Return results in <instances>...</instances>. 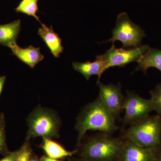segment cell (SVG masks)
Instances as JSON below:
<instances>
[{
    "label": "cell",
    "mask_w": 161,
    "mask_h": 161,
    "mask_svg": "<svg viewBox=\"0 0 161 161\" xmlns=\"http://www.w3.org/2000/svg\"><path fill=\"white\" fill-rule=\"evenodd\" d=\"M115 121L98 96L94 101L86 105L76 118L75 129L78 132L77 146L81 142L88 130L112 135L119 129Z\"/></svg>",
    "instance_id": "obj_1"
},
{
    "label": "cell",
    "mask_w": 161,
    "mask_h": 161,
    "mask_svg": "<svg viewBox=\"0 0 161 161\" xmlns=\"http://www.w3.org/2000/svg\"><path fill=\"white\" fill-rule=\"evenodd\" d=\"M125 139L100 132L85 136L78 146L79 158L89 161H119Z\"/></svg>",
    "instance_id": "obj_2"
},
{
    "label": "cell",
    "mask_w": 161,
    "mask_h": 161,
    "mask_svg": "<svg viewBox=\"0 0 161 161\" xmlns=\"http://www.w3.org/2000/svg\"><path fill=\"white\" fill-rule=\"evenodd\" d=\"M120 136L141 147L161 149V116L149 115L121 130Z\"/></svg>",
    "instance_id": "obj_3"
},
{
    "label": "cell",
    "mask_w": 161,
    "mask_h": 161,
    "mask_svg": "<svg viewBox=\"0 0 161 161\" xmlns=\"http://www.w3.org/2000/svg\"><path fill=\"white\" fill-rule=\"evenodd\" d=\"M27 122L26 141L39 136L50 139L59 137L61 121L53 110L38 106L28 115Z\"/></svg>",
    "instance_id": "obj_4"
},
{
    "label": "cell",
    "mask_w": 161,
    "mask_h": 161,
    "mask_svg": "<svg viewBox=\"0 0 161 161\" xmlns=\"http://www.w3.org/2000/svg\"><path fill=\"white\" fill-rule=\"evenodd\" d=\"M112 37L103 43L115 41L123 43V48H132L141 46L143 38L147 36L143 30L132 22L126 12L121 13L116 20V26L112 31Z\"/></svg>",
    "instance_id": "obj_5"
},
{
    "label": "cell",
    "mask_w": 161,
    "mask_h": 161,
    "mask_svg": "<svg viewBox=\"0 0 161 161\" xmlns=\"http://www.w3.org/2000/svg\"><path fill=\"white\" fill-rule=\"evenodd\" d=\"M124 110L125 115L121 119V130L147 117L153 111V107L150 99H145L134 92L127 90Z\"/></svg>",
    "instance_id": "obj_6"
},
{
    "label": "cell",
    "mask_w": 161,
    "mask_h": 161,
    "mask_svg": "<svg viewBox=\"0 0 161 161\" xmlns=\"http://www.w3.org/2000/svg\"><path fill=\"white\" fill-rule=\"evenodd\" d=\"M150 47L147 44L126 49L116 48L115 44H113L110 49L103 54L98 55L96 58L105 62V71L110 67L115 66L124 67L131 62H137Z\"/></svg>",
    "instance_id": "obj_7"
},
{
    "label": "cell",
    "mask_w": 161,
    "mask_h": 161,
    "mask_svg": "<svg viewBox=\"0 0 161 161\" xmlns=\"http://www.w3.org/2000/svg\"><path fill=\"white\" fill-rule=\"evenodd\" d=\"M99 89V97L101 98L115 120H121V112L124 110L125 97L122 92L120 82L117 85L112 83L104 84L97 83Z\"/></svg>",
    "instance_id": "obj_8"
},
{
    "label": "cell",
    "mask_w": 161,
    "mask_h": 161,
    "mask_svg": "<svg viewBox=\"0 0 161 161\" xmlns=\"http://www.w3.org/2000/svg\"><path fill=\"white\" fill-rule=\"evenodd\" d=\"M158 150L141 147L125 139L119 161H154Z\"/></svg>",
    "instance_id": "obj_9"
},
{
    "label": "cell",
    "mask_w": 161,
    "mask_h": 161,
    "mask_svg": "<svg viewBox=\"0 0 161 161\" xmlns=\"http://www.w3.org/2000/svg\"><path fill=\"white\" fill-rule=\"evenodd\" d=\"M9 47L11 49L13 54L31 69H33L44 59V56L40 53V47H36L30 45L27 48H23L16 43L9 45Z\"/></svg>",
    "instance_id": "obj_10"
},
{
    "label": "cell",
    "mask_w": 161,
    "mask_h": 161,
    "mask_svg": "<svg viewBox=\"0 0 161 161\" xmlns=\"http://www.w3.org/2000/svg\"><path fill=\"white\" fill-rule=\"evenodd\" d=\"M40 23L41 27L38 30V35L42 38L54 57L59 58L64 50L61 39L58 34L54 31L52 26L49 28L45 24Z\"/></svg>",
    "instance_id": "obj_11"
},
{
    "label": "cell",
    "mask_w": 161,
    "mask_h": 161,
    "mask_svg": "<svg viewBox=\"0 0 161 161\" xmlns=\"http://www.w3.org/2000/svg\"><path fill=\"white\" fill-rule=\"evenodd\" d=\"M72 65L74 69L82 74L86 80H89L93 75L98 76L97 83L100 81L102 75L105 71V62L98 58H96L94 62L87 61L85 63L74 62Z\"/></svg>",
    "instance_id": "obj_12"
},
{
    "label": "cell",
    "mask_w": 161,
    "mask_h": 161,
    "mask_svg": "<svg viewBox=\"0 0 161 161\" xmlns=\"http://www.w3.org/2000/svg\"><path fill=\"white\" fill-rule=\"evenodd\" d=\"M137 62L138 65L133 73L140 70L147 74L148 69L152 67L155 68L161 72V50L150 47Z\"/></svg>",
    "instance_id": "obj_13"
},
{
    "label": "cell",
    "mask_w": 161,
    "mask_h": 161,
    "mask_svg": "<svg viewBox=\"0 0 161 161\" xmlns=\"http://www.w3.org/2000/svg\"><path fill=\"white\" fill-rule=\"evenodd\" d=\"M21 27L19 19L8 24L0 25V44L9 47L11 44L16 43Z\"/></svg>",
    "instance_id": "obj_14"
},
{
    "label": "cell",
    "mask_w": 161,
    "mask_h": 161,
    "mask_svg": "<svg viewBox=\"0 0 161 161\" xmlns=\"http://www.w3.org/2000/svg\"><path fill=\"white\" fill-rule=\"evenodd\" d=\"M41 147L47 157L55 159L70 157L77 153V149L72 151H67L60 144L50 139L43 138Z\"/></svg>",
    "instance_id": "obj_15"
},
{
    "label": "cell",
    "mask_w": 161,
    "mask_h": 161,
    "mask_svg": "<svg viewBox=\"0 0 161 161\" xmlns=\"http://www.w3.org/2000/svg\"><path fill=\"white\" fill-rule=\"evenodd\" d=\"M38 1L39 0H22L15 10L17 13H21L32 16L41 23L39 17L36 15L37 12L39 9Z\"/></svg>",
    "instance_id": "obj_16"
},
{
    "label": "cell",
    "mask_w": 161,
    "mask_h": 161,
    "mask_svg": "<svg viewBox=\"0 0 161 161\" xmlns=\"http://www.w3.org/2000/svg\"><path fill=\"white\" fill-rule=\"evenodd\" d=\"M7 142L6 134V121L3 113H0V154L5 156L10 153Z\"/></svg>",
    "instance_id": "obj_17"
},
{
    "label": "cell",
    "mask_w": 161,
    "mask_h": 161,
    "mask_svg": "<svg viewBox=\"0 0 161 161\" xmlns=\"http://www.w3.org/2000/svg\"><path fill=\"white\" fill-rule=\"evenodd\" d=\"M153 107V111L161 116V83L158 84L153 89L150 91Z\"/></svg>",
    "instance_id": "obj_18"
},
{
    "label": "cell",
    "mask_w": 161,
    "mask_h": 161,
    "mask_svg": "<svg viewBox=\"0 0 161 161\" xmlns=\"http://www.w3.org/2000/svg\"><path fill=\"white\" fill-rule=\"evenodd\" d=\"M19 150L17 161H30L32 155V150L29 141H26Z\"/></svg>",
    "instance_id": "obj_19"
},
{
    "label": "cell",
    "mask_w": 161,
    "mask_h": 161,
    "mask_svg": "<svg viewBox=\"0 0 161 161\" xmlns=\"http://www.w3.org/2000/svg\"><path fill=\"white\" fill-rule=\"evenodd\" d=\"M19 150H16L13 152H10L8 155H6L5 157L0 161H17V158L18 154H19Z\"/></svg>",
    "instance_id": "obj_20"
},
{
    "label": "cell",
    "mask_w": 161,
    "mask_h": 161,
    "mask_svg": "<svg viewBox=\"0 0 161 161\" xmlns=\"http://www.w3.org/2000/svg\"><path fill=\"white\" fill-rule=\"evenodd\" d=\"M6 76H0V96L3 92V87L6 80Z\"/></svg>",
    "instance_id": "obj_21"
},
{
    "label": "cell",
    "mask_w": 161,
    "mask_h": 161,
    "mask_svg": "<svg viewBox=\"0 0 161 161\" xmlns=\"http://www.w3.org/2000/svg\"><path fill=\"white\" fill-rule=\"evenodd\" d=\"M40 161H64L62 159H53L50 158L47 156H43L40 159Z\"/></svg>",
    "instance_id": "obj_22"
},
{
    "label": "cell",
    "mask_w": 161,
    "mask_h": 161,
    "mask_svg": "<svg viewBox=\"0 0 161 161\" xmlns=\"http://www.w3.org/2000/svg\"><path fill=\"white\" fill-rule=\"evenodd\" d=\"M154 161H161V149L158 150Z\"/></svg>",
    "instance_id": "obj_23"
},
{
    "label": "cell",
    "mask_w": 161,
    "mask_h": 161,
    "mask_svg": "<svg viewBox=\"0 0 161 161\" xmlns=\"http://www.w3.org/2000/svg\"><path fill=\"white\" fill-rule=\"evenodd\" d=\"M69 161H89L80 158H75L72 157V156L70 157L69 158Z\"/></svg>",
    "instance_id": "obj_24"
},
{
    "label": "cell",
    "mask_w": 161,
    "mask_h": 161,
    "mask_svg": "<svg viewBox=\"0 0 161 161\" xmlns=\"http://www.w3.org/2000/svg\"><path fill=\"white\" fill-rule=\"evenodd\" d=\"M30 161H40V159H38L37 157L36 156H31Z\"/></svg>",
    "instance_id": "obj_25"
}]
</instances>
